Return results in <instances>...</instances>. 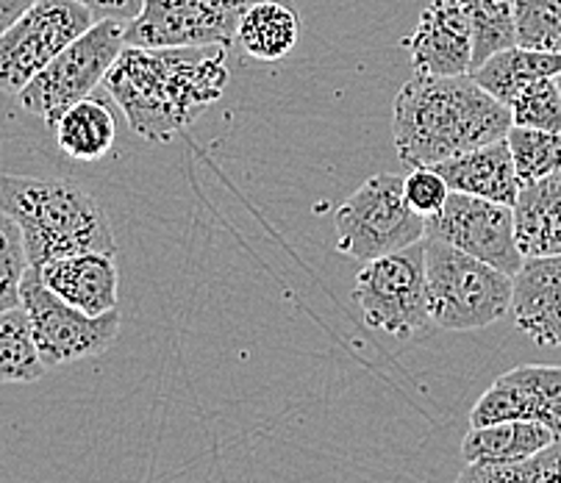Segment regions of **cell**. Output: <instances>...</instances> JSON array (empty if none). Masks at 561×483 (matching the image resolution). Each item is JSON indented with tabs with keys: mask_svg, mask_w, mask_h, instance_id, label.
Returning <instances> with one entry per match:
<instances>
[{
	"mask_svg": "<svg viewBox=\"0 0 561 483\" xmlns=\"http://www.w3.org/2000/svg\"><path fill=\"white\" fill-rule=\"evenodd\" d=\"M222 45L204 48H137L126 45L103 78L108 97L126 114L137 137L168 145L215 106L228 90Z\"/></svg>",
	"mask_w": 561,
	"mask_h": 483,
	"instance_id": "1",
	"label": "cell"
},
{
	"mask_svg": "<svg viewBox=\"0 0 561 483\" xmlns=\"http://www.w3.org/2000/svg\"><path fill=\"white\" fill-rule=\"evenodd\" d=\"M512 112L472 76H414L392 108V142L400 164L434 168L456 153L506 139Z\"/></svg>",
	"mask_w": 561,
	"mask_h": 483,
	"instance_id": "2",
	"label": "cell"
},
{
	"mask_svg": "<svg viewBox=\"0 0 561 483\" xmlns=\"http://www.w3.org/2000/svg\"><path fill=\"white\" fill-rule=\"evenodd\" d=\"M0 209L18 222L36 269L72 253L117 251L103 206L72 181L0 175Z\"/></svg>",
	"mask_w": 561,
	"mask_h": 483,
	"instance_id": "3",
	"label": "cell"
},
{
	"mask_svg": "<svg viewBox=\"0 0 561 483\" xmlns=\"http://www.w3.org/2000/svg\"><path fill=\"white\" fill-rule=\"evenodd\" d=\"M431 320L445 331H478L495 325L512 306V275L481 258L425 237Z\"/></svg>",
	"mask_w": 561,
	"mask_h": 483,
	"instance_id": "4",
	"label": "cell"
},
{
	"mask_svg": "<svg viewBox=\"0 0 561 483\" xmlns=\"http://www.w3.org/2000/svg\"><path fill=\"white\" fill-rule=\"evenodd\" d=\"M353 300L373 331L414 340L434 329L425 275V239L389 256L365 262L356 275Z\"/></svg>",
	"mask_w": 561,
	"mask_h": 483,
	"instance_id": "5",
	"label": "cell"
},
{
	"mask_svg": "<svg viewBox=\"0 0 561 483\" xmlns=\"http://www.w3.org/2000/svg\"><path fill=\"white\" fill-rule=\"evenodd\" d=\"M126 48V23L95 20L81 36H76L43 72H36L23 92L20 106L39 117L54 131L61 114L72 103L84 101L103 84L106 72Z\"/></svg>",
	"mask_w": 561,
	"mask_h": 483,
	"instance_id": "6",
	"label": "cell"
},
{
	"mask_svg": "<svg viewBox=\"0 0 561 483\" xmlns=\"http://www.w3.org/2000/svg\"><path fill=\"white\" fill-rule=\"evenodd\" d=\"M336 248L347 258L373 262L425 239V217L409 206L403 179L381 173L367 179L336 209Z\"/></svg>",
	"mask_w": 561,
	"mask_h": 483,
	"instance_id": "7",
	"label": "cell"
},
{
	"mask_svg": "<svg viewBox=\"0 0 561 483\" xmlns=\"http://www.w3.org/2000/svg\"><path fill=\"white\" fill-rule=\"evenodd\" d=\"M20 306L28 314L36 350L48 370L81 361V358L101 356L119 334L117 309L98 317L84 314L61 300L54 289H48L36 267L25 269L23 284H20Z\"/></svg>",
	"mask_w": 561,
	"mask_h": 483,
	"instance_id": "8",
	"label": "cell"
},
{
	"mask_svg": "<svg viewBox=\"0 0 561 483\" xmlns=\"http://www.w3.org/2000/svg\"><path fill=\"white\" fill-rule=\"evenodd\" d=\"M95 23L78 0H36L0 34V92L20 95L76 36Z\"/></svg>",
	"mask_w": 561,
	"mask_h": 483,
	"instance_id": "9",
	"label": "cell"
},
{
	"mask_svg": "<svg viewBox=\"0 0 561 483\" xmlns=\"http://www.w3.org/2000/svg\"><path fill=\"white\" fill-rule=\"evenodd\" d=\"M251 0H145L126 23V45L137 48H204L228 45Z\"/></svg>",
	"mask_w": 561,
	"mask_h": 483,
	"instance_id": "10",
	"label": "cell"
},
{
	"mask_svg": "<svg viewBox=\"0 0 561 483\" xmlns=\"http://www.w3.org/2000/svg\"><path fill=\"white\" fill-rule=\"evenodd\" d=\"M425 237L459 248L467 256L481 258L506 275L517 273L526 258L514 237L512 206L492 204L465 192H450L443 209L425 217Z\"/></svg>",
	"mask_w": 561,
	"mask_h": 483,
	"instance_id": "11",
	"label": "cell"
},
{
	"mask_svg": "<svg viewBox=\"0 0 561 483\" xmlns=\"http://www.w3.org/2000/svg\"><path fill=\"white\" fill-rule=\"evenodd\" d=\"M414 76H470L472 31L456 0H431L403 39Z\"/></svg>",
	"mask_w": 561,
	"mask_h": 483,
	"instance_id": "12",
	"label": "cell"
},
{
	"mask_svg": "<svg viewBox=\"0 0 561 483\" xmlns=\"http://www.w3.org/2000/svg\"><path fill=\"white\" fill-rule=\"evenodd\" d=\"M514 325L542 347H561V256L523 258L512 275Z\"/></svg>",
	"mask_w": 561,
	"mask_h": 483,
	"instance_id": "13",
	"label": "cell"
},
{
	"mask_svg": "<svg viewBox=\"0 0 561 483\" xmlns=\"http://www.w3.org/2000/svg\"><path fill=\"white\" fill-rule=\"evenodd\" d=\"M39 275L61 300L81 309L84 314H106L117 309L119 273L114 253L84 251L61 256L39 267Z\"/></svg>",
	"mask_w": 561,
	"mask_h": 483,
	"instance_id": "14",
	"label": "cell"
},
{
	"mask_svg": "<svg viewBox=\"0 0 561 483\" xmlns=\"http://www.w3.org/2000/svg\"><path fill=\"white\" fill-rule=\"evenodd\" d=\"M434 170L443 175L450 192L484 197V200H492V204L514 206L519 189H523L506 139L456 153L454 159L434 164Z\"/></svg>",
	"mask_w": 561,
	"mask_h": 483,
	"instance_id": "15",
	"label": "cell"
},
{
	"mask_svg": "<svg viewBox=\"0 0 561 483\" xmlns=\"http://www.w3.org/2000/svg\"><path fill=\"white\" fill-rule=\"evenodd\" d=\"M512 211L514 237L523 256H561V170L523 186Z\"/></svg>",
	"mask_w": 561,
	"mask_h": 483,
	"instance_id": "16",
	"label": "cell"
},
{
	"mask_svg": "<svg viewBox=\"0 0 561 483\" xmlns=\"http://www.w3.org/2000/svg\"><path fill=\"white\" fill-rule=\"evenodd\" d=\"M559 439L561 434L545 423L508 419L467 430L461 439V456L467 464H523Z\"/></svg>",
	"mask_w": 561,
	"mask_h": 483,
	"instance_id": "17",
	"label": "cell"
},
{
	"mask_svg": "<svg viewBox=\"0 0 561 483\" xmlns=\"http://www.w3.org/2000/svg\"><path fill=\"white\" fill-rule=\"evenodd\" d=\"M300 39V20L293 7L280 0L248 3L237 23L233 43L239 50L256 61H280L293 54Z\"/></svg>",
	"mask_w": 561,
	"mask_h": 483,
	"instance_id": "18",
	"label": "cell"
},
{
	"mask_svg": "<svg viewBox=\"0 0 561 483\" xmlns=\"http://www.w3.org/2000/svg\"><path fill=\"white\" fill-rule=\"evenodd\" d=\"M508 419H531V423H545L561 434L559 419L550 414L548 403L542 394L537 392L526 372L514 367V370L503 372L490 389H486L470 412V428L492 423H508Z\"/></svg>",
	"mask_w": 561,
	"mask_h": 483,
	"instance_id": "19",
	"label": "cell"
},
{
	"mask_svg": "<svg viewBox=\"0 0 561 483\" xmlns=\"http://www.w3.org/2000/svg\"><path fill=\"white\" fill-rule=\"evenodd\" d=\"M561 72V54H542V50H528L512 45V48L497 50L486 61L470 72L478 84L484 87L492 97L501 103H512L519 92L542 78H556Z\"/></svg>",
	"mask_w": 561,
	"mask_h": 483,
	"instance_id": "20",
	"label": "cell"
},
{
	"mask_svg": "<svg viewBox=\"0 0 561 483\" xmlns=\"http://www.w3.org/2000/svg\"><path fill=\"white\" fill-rule=\"evenodd\" d=\"M54 137L61 153L92 164L112 150L114 139H117V123L106 103L98 97H84L61 114L54 126Z\"/></svg>",
	"mask_w": 561,
	"mask_h": 483,
	"instance_id": "21",
	"label": "cell"
},
{
	"mask_svg": "<svg viewBox=\"0 0 561 483\" xmlns=\"http://www.w3.org/2000/svg\"><path fill=\"white\" fill-rule=\"evenodd\" d=\"M45 370L23 306L0 311V383H34Z\"/></svg>",
	"mask_w": 561,
	"mask_h": 483,
	"instance_id": "22",
	"label": "cell"
},
{
	"mask_svg": "<svg viewBox=\"0 0 561 483\" xmlns=\"http://www.w3.org/2000/svg\"><path fill=\"white\" fill-rule=\"evenodd\" d=\"M472 31V70L497 50L517 45L514 0H456Z\"/></svg>",
	"mask_w": 561,
	"mask_h": 483,
	"instance_id": "23",
	"label": "cell"
},
{
	"mask_svg": "<svg viewBox=\"0 0 561 483\" xmlns=\"http://www.w3.org/2000/svg\"><path fill=\"white\" fill-rule=\"evenodd\" d=\"M519 184H537L561 170V134L512 126L506 134Z\"/></svg>",
	"mask_w": 561,
	"mask_h": 483,
	"instance_id": "24",
	"label": "cell"
},
{
	"mask_svg": "<svg viewBox=\"0 0 561 483\" xmlns=\"http://www.w3.org/2000/svg\"><path fill=\"white\" fill-rule=\"evenodd\" d=\"M514 36L519 48L561 54V0H514Z\"/></svg>",
	"mask_w": 561,
	"mask_h": 483,
	"instance_id": "25",
	"label": "cell"
},
{
	"mask_svg": "<svg viewBox=\"0 0 561 483\" xmlns=\"http://www.w3.org/2000/svg\"><path fill=\"white\" fill-rule=\"evenodd\" d=\"M512 126L561 134V92L556 78H542L519 92L512 103Z\"/></svg>",
	"mask_w": 561,
	"mask_h": 483,
	"instance_id": "26",
	"label": "cell"
},
{
	"mask_svg": "<svg viewBox=\"0 0 561 483\" xmlns=\"http://www.w3.org/2000/svg\"><path fill=\"white\" fill-rule=\"evenodd\" d=\"M28 267L23 233L18 222L0 209V311L20 306V284Z\"/></svg>",
	"mask_w": 561,
	"mask_h": 483,
	"instance_id": "27",
	"label": "cell"
},
{
	"mask_svg": "<svg viewBox=\"0 0 561 483\" xmlns=\"http://www.w3.org/2000/svg\"><path fill=\"white\" fill-rule=\"evenodd\" d=\"M403 192H407L409 206H412L420 217L436 215L450 195L448 184H445V179L436 173L434 168H414L412 173L403 179Z\"/></svg>",
	"mask_w": 561,
	"mask_h": 483,
	"instance_id": "28",
	"label": "cell"
},
{
	"mask_svg": "<svg viewBox=\"0 0 561 483\" xmlns=\"http://www.w3.org/2000/svg\"><path fill=\"white\" fill-rule=\"evenodd\" d=\"M519 370L526 372L528 381L537 387V392L542 394L545 403H548L550 414L559 419L561 425V367H548V365H523Z\"/></svg>",
	"mask_w": 561,
	"mask_h": 483,
	"instance_id": "29",
	"label": "cell"
},
{
	"mask_svg": "<svg viewBox=\"0 0 561 483\" xmlns=\"http://www.w3.org/2000/svg\"><path fill=\"white\" fill-rule=\"evenodd\" d=\"M456 483H528L523 464H467Z\"/></svg>",
	"mask_w": 561,
	"mask_h": 483,
	"instance_id": "30",
	"label": "cell"
},
{
	"mask_svg": "<svg viewBox=\"0 0 561 483\" xmlns=\"http://www.w3.org/2000/svg\"><path fill=\"white\" fill-rule=\"evenodd\" d=\"M528 483H561V439L534 459L523 461Z\"/></svg>",
	"mask_w": 561,
	"mask_h": 483,
	"instance_id": "31",
	"label": "cell"
},
{
	"mask_svg": "<svg viewBox=\"0 0 561 483\" xmlns=\"http://www.w3.org/2000/svg\"><path fill=\"white\" fill-rule=\"evenodd\" d=\"M78 3L90 9L95 20H119V23H131L145 7V0H78Z\"/></svg>",
	"mask_w": 561,
	"mask_h": 483,
	"instance_id": "32",
	"label": "cell"
},
{
	"mask_svg": "<svg viewBox=\"0 0 561 483\" xmlns=\"http://www.w3.org/2000/svg\"><path fill=\"white\" fill-rule=\"evenodd\" d=\"M36 0H0V34L14 23V20L23 18Z\"/></svg>",
	"mask_w": 561,
	"mask_h": 483,
	"instance_id": "33",
	"label": "cell"
},
{
	"mask_svg": "<svg viewBox=\"0 0 561 483\" xmlns=\"http://www.w3.org/2000/svg\"><path fill=\"white\" fill-rule=\"evenodd\" d=\"M556 84H559V92H561V72H559V76H556Z\"/></svg>",
	"mask_w": 561,
	"mask_h": 483,
	"instance_id": "34",
	"label": "cell"
}]
</instances>
